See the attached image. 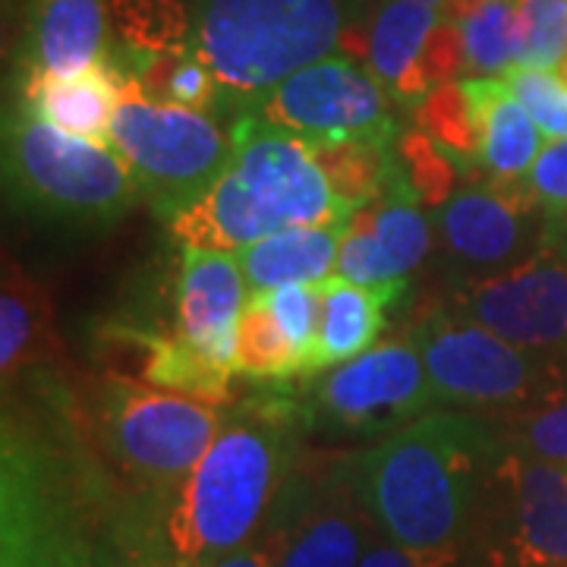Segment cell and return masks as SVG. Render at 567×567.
I'll list each match as a JSON object with an SVG mask.
<instances>
[{"label": "cell", "mask_w": 567, "mask_h": 567, "mask_svg": "<svg viewBox=\"0 0 567 567\" xmlns=\"http://www.w3.org/2000/svg\"><path fill=\"white\" fill-rule=\"evenodd\" d=\"M416 123L447 155L476 164V121L464 80L447 82L416 104Z\"/></svg>", "instance_id": "obj_33"}, {"label": "cell", "mask_w": 567, "mask_h": 567, "mask_svg": "<svg viewBox=\"0 0 567 567\" xmlns=\"http://www.w3.org/2000/svg\"><path fill=\"white\" fill-rule=\"evenodd\" d=\"M347 35V0H203L193 44L224 92L252 102Z\"/></svg>", "instance_id": "obj_4"}, {"label": "cell", "mask_w": 567, "mask_h": 567, "mask_svg": "<svg viewBox=\"0 0 567 567\" xmlns=\"http://www.w3.org/2000/svg\"><path fill=\"white\" fill-rule=\"evenodd\" d=\"M224 420V404L114 379L99 398V445L126 498H162L203 461Z\"/></svg>", "instance_id": "obj_5"}, {"label": "cell", "mask_w": 567, "mask_h": 567, "mask_svg": "<svg viewBox=\"0 0 567 567\" xmlns=\"http://www.w3.org/2000/svg\"><path fill=\"white\" fill-rule=\"evenodd\" d=\"M454 309L514 347L567 360V218H551L546 244L527 262L457 287Z\"/></svg>", "instance_id": "obj_11"}, {"label": "cell", "mask_w": 567, "mask_h": 567, "mask_svg": "<svg viewBox=\"0 0 567 567\" xmlns=\"http://www.w3.org/2000/svg\"><path fill=\"white\" fill-rule=\"evenodd\" d=\"M464 551H420L379 536L357 567H464Z\"/></svg>", "instance_id": "obj_40"}, {"label": "cell", "mask_w": 567, "mask_h": 567, "mask_svg": "<svg viewBox=\"0 0 567 567\" xmlns=\"http://www.w3.org/2000/svg\"><path fill=\"white\" fill-rule=\"evenodd\" d=\"M237 372L256 382H284L290 375H300V360L281 324L252 293L246 300L237 331Z\"/></svg>", "instance_id": "obj_29"}, {"label": "cell", "mask_w": 567, "mask_h": 567, "mask_svg": "<svg viewBox=\"0 0 567 567\" xmlns=\"http://www.w3.org/2000/svg\"><path fill=\"white\" fill-rule=\"evenodd\" d=\"M61 357V341L54 331V309L39 281H32L17 259L3 262V293H0V372L10 385L22 369Z\"/></svg>", "instance_id": "obj_23"}, {"label": "cell", "mask_w": 567, "mask_h": 567, "mask_svg": "<svg viewBox=\"0 0 567 567\" xmlns=\"http://www.w3.org/2000/svg\"><path fill=\"white\" fill-rule=\"evenodd\" d=\"M133 80H140L142 92L152 102L181 104V107H193L203 114H208L218 104V92H221V82L215 76V70L196 51L193 41L181 51L142 61L140 70L133 73Z\"/></svg>", "instance_id": "obj_26"}, {"label": "cell", "mask_w": 567, "mask_h": 567, "mask_svg": "<svg viewBox=\"0 0 567 567\" xmlns=\"http://www.w3.org/2000/svg\"><path fill=\"white\" fill-rule=\"evenodd\" d=\"M413 344L439 404L498 420L567 394L561 360L514 347L457 309L425 316Z\"/></svg>", "instance_id": "obj_7"}, {"label": "cell", "mask_w": 567, "mask_h": 567, "mask_svg": "<svg viewBox=\"0 0 567 567\" xmlns=\"http://www.w3.org/2000/svg\"><path fill=\"white\" fill-rule=\"evenodd\" d=\"M527 193L551 218H567V140L543 145L539 158L527 174Z\"/></svg>", "instance_id": "obj_39"}, {"label": "cell", "mask_w": 567, "mask_h": 567, "mask_svg": "<svg viewBox=\"0 0 567 567\" xmlns=\"http://www.w3.org/2000/svg\"><path fill=\"white\" fill-rule=\"evenodd\" d=\"M416 3H425V7H435V10H442V13H445V17H447V3H451V0H416Z\"/></svg>", "instance_id": "obj_42"}, {"label": "cell", "mask_w": 567, "mask_h": 567, "mask_svg": "<svg viewBox=\"0 0 567 567\" xmlns=\"http://www.w3.org/2000/svg\"><path fill=\"white\" fill-rule=\"evenodd\" d=\"M249 284L234 252L186 249L177 278V334L224 375H237V331Z\"/></svg>", "instance_id": "obj_16"}, {"label": "cell", "mask_w": 567, "mask_h": 567, "mask_svg": "<svg viewBox=\"0 0 567 567\" xmlns=\"http://www.w3.org/2000/svg\"><path fill=\"white\" fill-rule=\"evenodd\" d=\"M466 555L476 567H567V470L507 447Z\"/></svg>", "instance_id": "obj_9"}, {"label": "cell", "mask_w": 567, "mask_h": 567, "mask_svg": "<svg viewBox=\"0 0 567 567\" xmlns=\"http://www.w3.org/2000/svg\"><path fill=\"white\" fill-rule=\"evenodd\" d=\"M215 567H278V536L265 527L249 546L237 548Z\"/></svg>", "instance_id": "obj_41"}, {"label": "cell", "mask_w": 567, "mask_h": 567, "mask_svg": "<svg viewBox=\"0 0 567 567\" xmlns=\"http://www.w3.org/2000/svg\"><path fill=\"white\" fill-rule=\"evenodd\" d=\"M252 114L300 136L306 145H391L398 121L382 82L347 54L322 58L252 102Z\"/></svg>", "instance_id": "obj_10"}, {"label": "cell", "mask_w": 567, "mask_h": 567, "mask_svg": "<svg viewBox=\"0 0 567 567\" xmlns=\"http://www.w3.org/2000/svg\"><path fill=\"white\" fill-rule=\"evenodd\" d=\"M102 58V0H41L32 70L51 76H76Z\"/></svg>", "instance_id": "obj_24"}, {"label": "cell", "mask_w": 567, "mask_h": 567, "mask_svg": "<svg viewBox=\"0 0 567 567\" xmlns=\"http://www.w3.org/2000/svg\"><path fill=\"white\" fill-rule=\"evenodd\" d=\"M476 121V164L492 183L527 181L543 152V133L502 76L464 80Z\"/></svg>", "instance_id": "obj_19"}, {"label": "cell", "mask_w": 567, "mask_h": 567, "mask_svg": "<svg viewBox=\"0 0 567 567\" xmlns=\"http://www.w3.org/2000/svg\"><path fill=\"white\" fill-rule=\"evenodd\" d=\"M252 297L278 319L297 360H300V375H309L316 344H319L322 287L319 284H287V287H275V290H256Z\"/></svg>", "instance_id": "obj_35"}, {"label": "cell", "mask_w": 567, "mask_h": 567, "mask_svg": "<svg viewBox=\"0 0 567 567\" xmlns=\"http://www.w3.org/2000/svg\"><path fill=\"white\" fill-rule=\"evenodd\" d=\"M230 140L237 174L284 221L306 227L350 224L357 208L334 193L312 148L300 136L249 111L234 123Z\"/></svg>", "instance_id": "obj_15"}, {"label": "cell", "mask_w": 567, "mask_h": 567, "mask_svg": "<svg viewBox=\"0 0 567 567\" xmlns=\"http://www.w3.org/2000/svg\"><path fill=\"white\" fill-rule=\"evenodd\" d=\"M357 212L372 227V234L379 237V244L398 271V278H404L406 271L423 265L429 249H432V224L413 199L385 196L379 205H372V208L365 205Z\"/></svg>", "instance_id": "obj_30"}, {"label": "cell", "mask_w": 567, "mask_h": 567, "mask_svg": "<svg viewBox=\"0 0 567 567\" xmlns=\"http://www.w3.org/2000/svg\"><path fill=\"white\" fill-rule=\"evenodd\" d=\"M347 227H306L293 224L268 234L237 256L249 293L287 284H322L338 265V249Z\"/></svg>", "instance_id": "obj_22"}, {"label": "cell", "mask_w": 567, "mask_h": 567, "mask_svg": "<svg viewBox=\"0 0 567 567\" xmlns=\"http://www.w3.org/2000/svg\"><path fill=\"white\" fill-rule=\"evenodd\" d=\"M334 271L353 284L363 287H379L388 281H401L394 265L388 259V252L379 244V237L372 234V227L360 218V212H353V218L347 224L341 249H338V265Z\"/></svg>", "instance_id": "obj_38"}, {"label": "cell", "mask_w": 567, "mask_h": 567, "mask_svg": "<svg viewBox=\"0 0 567 567\" xmlns=\"http://www.w3.org/2000/svg\"><path fill=\"white\" fill-rule=\"evenodd\" d=\"M111 488L85 466L3 423L0 567H95Z\"/></svg>", "instance_id": "obj_3"}, {"label": "cell", "mask_w": 567, "mask_h": 567, "mask_svg": "<svg viewBox=\"0 0 567 567\" xmlns=\"http://www.w3.org/2000/svg\"><path fill=\"white\" fill-rule=\"evenodd\" d=\"M123 80L126 76H121V70L107 61V54L76 76H51L32 70L25 102L35 117L61 126L63 133L107 145L111 121L121 107Z\"/></svg>", "instance_id": "obj_20"}, {"label": "cell", "mask_w": 567, "mask_h": 567, "mask_svg": "<svg viewBox=\"0 0 567 567\" xmlns=\"http://www.w3.org/2000/svg\"><path fill=\"white\" fill-rule=\"evenodd\" d=\"M3 164L17 203L73 227H111L140 199L117 148L63 133L32 111L7 123Z\"/></svg>", "instance_id": "obj_6"}, {"label": "cell", "mask_w": 567, "mask_h": 567, "mask_svg": "<svg viewBox=\"0 0 567 567\" xmlns=\"http://www.w3.org/2000/svg\"><path fill=\"white\" fill-rule=\"evenodd\" d=\"M107 145L121 152L140 196L164 221L205 196L234 164V140L218 123L193 107L152 102L133 76L123 80Z\"/></svg>", "instance_id": "obj_8"}, {"label": "cell", "mask_w": 567, "mask_h": 567, "mask_svg": "<svg viewBox=\"0 0 567 567\" xmlns=\"http://www.w3.org/2000/svg\"><path fill=\"white\" fill-rule=\"evenodd\" d=\"M319 287H322V322H319V344L309 375L324 372L331 365L350 363L369 347H375L385 328L388 306H394L406 293L404 278L379 287H363L341 275H331Z\"/></svg>", "instance_id": "obj_21"}, {"label": "cell", "mask_w": 567, "mask_h": 567, "mask_svg": "<svg viewBox=\"0 0 567 567\" xmlns=\"http://www.w3.org/2000/svg\"><path fill=\"white\" fill-rule=\"evenodd\" d=\"M95 567H177L142 498H114L104 505L95 536Z\"/></svg>", "instance_id": "obj_25"}, {"label": "cell", "mask_w": 567, "mask_h": 567, "mask_svg": "<svg viewBox=\"0 0 567 567\" xmlns=\"http://www.w3.org/2000/svg\"><path fill=\"white\" fill-rule=\"evenodd\" d=\"M171 234L186 244V249H215V252H240L268 234H278L287 224L246 186V181L230 164L218 183L196 203L181 208L171 221Z\"/></svg>", "instance_id": "obj_17"}, {"label": "cell", "mask_w": 567, "mask_h": 567, "mask_svg": "<svg viewBox=\"0 0 567 567\" xmlns=\"http://www.w3.org/2000/svg\"><path fill=\"white\" fill-rule=\"evenodd\" d=\"M505 439L488 416L429 410L347 457L382 536L420 551H464L476 539Z\"/></svg>", "instance_id": "obj_1"}, {"label": "cell", "mask_w": 567, "mask_h": 567, "mask_svg": "<svg viewBox=\"0 0 567 567\" xmlns=\"http://www.w3.org/2000/svg\"><path fill=\"white\" fill-rule=\"evenodd\" d=\"M309 148L328 183L334 186V193L353 208H365L372 199L385 196L391 164H394L391 145L334 142V145H309Z\"/></svg>", "instance_id": "obj_28"}, {"label": "cell", "mask_w": 567, "mask_h": 567, "mask_svg": "<svg viewBox=\"0 0 567 567\" xmlns=\"http://www.w3.org/2000/svg\"><path fill=\"white\" fill-rule=\"evenodd\" d=\"M502 80L548 142L567 140V80L561 73L514 63Z\"/></svg>", "instance_id": "obj_36"}, {"label": "cell", "mask_w": 567, "mask_h": 567, "mask_svg": "<svg viewBox=\"0 0 567 567\" xmlns=\"http://www.w3.org/2000/svg\"><path fill=\"white\" fill-rule=\"evenodd\" d=\"M511 451L567 470V394L546 404L492 420Z\"/></svg>", "instance_id": "obj_34"}, {"label": "cell", "mask_w": 567, "mask_h": 567, "mask_svg": "<svg viewBox=\"0 0 567 567\" xmlns=\"http://www.w3.org/2000/svg\"><path fill=\"white\" fill-rule=\"evenodd\" d=\"M551 215L533 203L524 181L466 186L435 212V230L457 287L498 278L546 244Z\"/></svg>", "instance_id": "obj_12"}, {"label": "cell", "mask_w": 567, "mask_h": 567, "mask_svg": "<svg viewBox=\"0 0 567 567\" xmlns=\"http://www.w3.org/2000/svg\"><path fill=\"white\" fill-rule=\"evenodd\" d=\"M442 20V10L416 0H388L375 13L365 39V63L391 99L416 107L429 95L423 61Z\"/></svg>", "instance_id": "obj_18"}, {"label": "cell", "mask_w": 567, "mask_h": 567, "mask_svg": "<svg viewBox=\"0 0 567 567\" xmlns=\"http://www.w3.org/2000/svg\"><path fill=\"white\" fill-rule=\"evenodd\" d=\"M111 22L136 61L181 51L193 41V20L177 0H111Z\"/></svg>", "instance_id": "obj_27"}, {"label": "cell", "mask_w": 567, "mask_h": 567, "mask_svg": "<svg viewBox=\"0 0 567 567\" xmlns=\"http://www.w3.org/2000/svg\"><path fill=\"white\" fill-rule=\"evenodd\" d=\"M312 391V416L363 435H391L439 404L413 341L369 347L331 369Z\"/></svg>", "instance_id": "obj_13"}, {"label": "cell", "mask_w": 567, "mask_h": 567, "mask_svg": "<svg viewBox=\"0 0 567 567\" xmlns=\"http://www.w3.org/2000/svg\"><path fill=\"white\" fill-rule=\"evenodd\" d=\"M300 410L256 401L227 413L203 461L162 498H142L177 567H215L268 524L293 473Z\"/></svg>", "instance_id": "obj_2"}, {"label": "cell", "mask_w": 567, "mask_h": 567, "mask_svg": "<svg viewBox=\"0 0 567 567\" xmlns=\"http://www.w3.org/2000/svg\"><path fill=\"white\" fill-rule=\"evenodd\" d=\"M398 167L404 174L406 186L413 193V199H423L429 205L447 203L451 196V167H447L445 148L425 136L423 130L406 133L404 140L398 142Z\"/></svg>", "instance_id": "obj_37"}, {"label": "cell", "mask_w": 567, "mask_h": 567, "mask_svg": "<svg viewBox=\"0 0 567 567\" xmlns=\"http://www.w3.org/2000/svg\"><path fill=\"white\" fill-rule=\"evenodd\" d=\"M461 22L466 80L502 76L514 66V0H486Z\"/></svg>", "instance_id": "obj_31"}, {"label": "cell", "mask_w": 567, "mask_h": 567, "mask_svg": "<svg viewBox=\"0 0 567 567\" xmlns=\"http://www.w3.org/2000/svg\"><path fill=\"white\" fill-rule=\"evenodd\" d=\"M265 527L278 536V567H357L382 536L347 461L319 480L287 483Z\"/></svg>", "instance_id": "obj_14"}, {"label": "cell", "mask_w": 567, "mask_h": 567, "mask_svg": "<svg viewBox=\"0 0 567 567\" xmlns=\"http://www.w3.org/2000/svg\"><path fill=\"white\" fill-rule=\"evenodd\" d=\"M567 61V0H514V63L561 70Z\"/></svg>", "instance_id": "obj_32"}]
</instances>
